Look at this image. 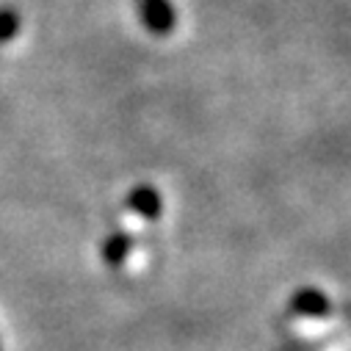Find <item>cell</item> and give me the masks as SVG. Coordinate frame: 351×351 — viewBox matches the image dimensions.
<instances>
[{
    "instance_id": "6da1fadb",
    "label": "cell",
    "mask_w": 351,
    "mask_h": 351,
    "mask_svg": "<svg viewBox=\"0 0 351 351\" xmlns=\"http://www.w3.org/2000/svg\"><path fill=\"white\" fill-rule=\"evenodd\" d=\"M141 9H144V20L152 31H169L174 23L171 6L166 0H141Z\"/></svg>"
}]
</instances>
